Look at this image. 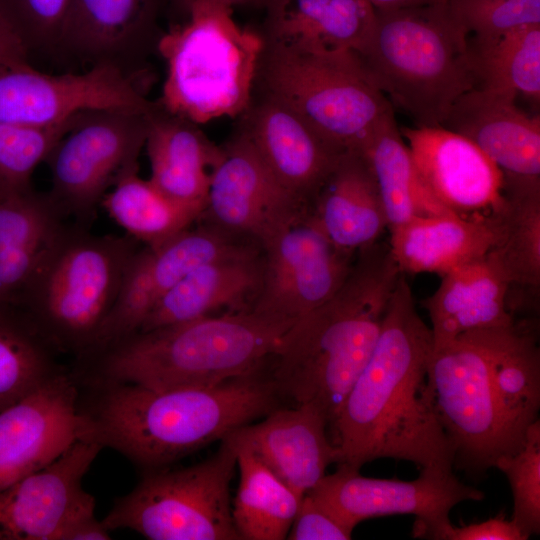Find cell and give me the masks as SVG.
Listing matches in <instances>:
<instances>
[{
	"label": "cell",
	"mask_w": 540,
	"mask_h": 540,
	"mask_svg": "<svg viewBox=\"0 0 540 540\" xmlns=\"http://www.w3.org/2000/svg\"><path fill=\"white\" fill-rule=\"evenodd\" d=\"M432 348L431 329L402 273L373 353L332 425L338 465L360 470L375 459L393 458L420 470L453 471V451L427 392Z\"/></svg>",
	"instance_id": "obj_1"
},
{
	"label": "cell",
	"mask_w": 540,
	"mask_h": 540,
	"mask_svg": "<svg viewBox=\"0 0 540 540\" xmlns=\"http://www.w3.org/2000/svg\"><path fill=\"white\" fill-rule=\"evenodd\" d=\"M401 275L389 244L377 241L357 252L340 289L296 319L271 354L278 393L314 404L333 425L373 353Z\"/></svg>",
	"instance_id": "obj_2"
},
{
	"label": "cell",
	"mask_w": 540,
	"mask_h": 540,
	"mask_svg": "<svg viewBox=\"0 0 540 540\" xmlns=\"http://www.w3.org/2000/svg\"><path fill=\"white\" fill-rule=\"evenodd\" d=\"M268 362L211 387L155 390L119 383L91 417L94 440L141 466L164 468L277 407Z\"/></svg>",
	"instance_id": "obj_3"
},
{
	"label": "cell",
	"mask_w": 540,
	"mask_h": 540,
	"mask_svg": "<svg viewBox=\"0 0 540 540\" xmlns=\"http://www.w3.org/2000/svg\"><path fill=\"white\" fill-rule=\"evenodd\" d=\"M295 321L248 309L136 332L106 349L103 372L155 390L215 386L260 368Z\"/></svg>",
	"instance_id": "obj_4"
},
{
	"label": "cell",
	"mask_w": 540,
	"mask_h": 540,
	"mask_svg": "<svg viewBox=\"0 0 540 540\" xmlns=\"http://www.w3.org/2000/svg\"><path fill=\"white\" fill-rule=\"evenodd\" d=\"M467 41L442 0L376 10L356 54L391 105L416 126H442L458 98L475 86Z\"/></svg>",
	"instance_id": "obj_5"
},
{
	"label": "cell",
	"mask_w": 540,
	"mask_h": 540,
	"mask_svg": "<svg viewBox=\"0 0 540 540\" xmlns=\"http://www.w3.org/2000/svg\"><path fill=\"white\" fill-rule=\"evenodd\" d=\"M233 10L198 2L162 33L156 51L166 72L156 101L165 111L202 125L248 108L264 39L241 27Z\"/></svg>",
	"instance_id": "obj_6"
},
{
	"label": "cell",
	"mask_w": 540,
	"mask_h": 540,
	"mask_svg": "<svg viewBox=\"0 0 540 540\" xmlns=\"http://www.w3.org/2000/svg\"><path fill=\"white\" fill-rule=\"evenodd\" d=\"M86 227L65 225L13 303L48 342L77 350L93 349L139 248L127 234Z\"/></svg>",
	"instance_id": "obj_7"
},
{
	"label": "cell",
	"mask_w": 540,
	"mask_h": 540,
	"mask_svg": "<svg viewBox=\"0 0 540 540\" xmlns=\"http://www.w3.org/2000/svg\"><path fill=\"white\" fill-rule=\"evenodd\" d=\"M254 93L287 105L343 153L362 151L394 116L355 52L309 51L264 41Z\"/></svg>",
	"instance_id": "obj_8"
},
{
	"label": "cell",
	"mask_w": 540,
	"mask_h": 540,
	"mask_svg": "<svg viewBox=\"0 0 540 540\" xmlns=\"http://www.w3.org/2000/svg\"><path fill=\"white\" fill-rule=\"evenodd\" d=\"M236 465L235 445L224 437L202 462L145 476L102 522L150 540H240L230 494Z\"/></svg>",
	"instance_id": "obj_9"
},
{
	"label": "cell",
	"mask_w": 540,
	"mask_h": 540,
	"mask_svg": "<svg viewBox=\"0 0 540 540\" xmlns=\"http://www.w3.org/2000/svg\"><path fill=\"white\" fill-rule=\"evenodd\" d=\"M427 392L453 451V468L481 477L516 453L513 436L493 392L485 329L433 347Z\"/></svg>",
	"instance_id": "obj_10"
},
{
	"label": "cell",
	"mask_w": 540,
	"mask_h": 540,
	"mask_svg": "<svg viewBox=\"0 0 540 540\" xmlns=\"http://www.w3.org/2000/svg\"><path fill=\"white\" fill-rule=\"evenodd\" d=\"M155 107L91 110L77 116L45 161L51 175L47 194L65 219L87 226L119 176L139 165Z\"/></svg>",
	"instance_id": "obj_11"
},
{
	"label": "cell",
	"mask_w": 540,
	"mask_h": 540,
	"mask_svg": "<svg viewBox=\"0 0 540 540\" xmlns=\"http://www.w3.org/2000/svg\"><path fill=\"white\" fill-rule=\"evenodd\" d=\"M359 471L338 465L307 492L352 530L370 518L407 514L415 517L414 537L446 540L452 508L485 498L453 471L426 468L410 481L365 477Z\"/></svg>",
	"instance_id": "obj_12"
},
{
	"label": "cell",
	"mask_w": 540,
	"mask_h": 540,
	"mask_svg": "<svg viewBox=\"0 0 540 540\" xmlns=\"http://www.w3.org/2000/svg\"><path fill=\"white\" fill-rule=\"evenodd\" d=\"M150 77L148 69L128 72L108 64L57 75L0 65V122L51 126L84 111L149 110L156 103L147 97Z\"/></svg>",
	"instance_id": "obj_13"
},
{
	"label": "cell",
	"mask_w": 540,
	"mask_h": 540,
	"mask_svg": "<svg viewBox=\"0 0 540 540\" xmlns=\"http://www.w3.org/2000/svg\"><path fill=\"white\" fill-rule=\"evenodd\" d=\"M196 223L159 246L143 245L134 252L93 349L106 350L137 332L156 302L192 270L259 249L213 225Z\"/></svg>",
	"instance_id": "obj_14"
},
{
	"label": "cell",
	"mask_w": 540,
	"mask_h": 540,
	"mask_svg": "<svg viewBox=\"0 0 540 540\" xmlns=\"http://www.w3.org/2000/svg\"><path fill=\"white\" fill-rule=\"evenodd\" d=\"M262 252V281L251 309L292 321L329 300L355 258L333 245L310 212L282 229Z\"/></svg>",
	"instance_id": "obj_15"
},
{
	"label": "cell",
	"mask_w": 540,
	"mask_h": 540,
	"mask_svg": "<svg viewBox=\"0 0 540 540\" xmlns=\"http://www.w3.org/2000/svg\"><path fill=\"white\" fill-rule=\"evenodd\" d=\"M223 149L198 221L263 248L282 229L310 212L276 179L237 130Z\"/></svg>",
	"instance_id": "obj_16"
},
{
	"label": "cell",
	"mask_w": 540,
	"mask_h": 540,
	"mask_svg": "<svg viewBox=\"0 0 540 540\" xmlns=\"http://www.w3.org/2000/svg\"><path fill=\"white\" fill-rule=\"evenodd\" d=\"M79 440H94L90 416L77 409V389L55 374L0 410V491L51 464Z\"/></svg>",
	"instance_id": "obj_17"
},
{
	"label": "cell",
	"mask_w": 540,
	"mask_h": 540,
	"mask_svg": "<svg viewBox=\"0 0 540 540\" xmlns=\"http://www.w3.org/2000/svg\"><path fill=\"white\" fill-rule=\"evenodd\" d=\"M101 444L79 440L46 467L0 491V540H60L95 500L82 487Z\"/></svg>",
	"instance_id": "obj_18"
},
{
	"label": "cell",
	"mask_w": 540,
	"mask_h": 540,
	"mask_svg": "<svg viewBox=\"0 0 540 540\" xmlns=\"http://www.w3.org/2000/svg\"><path fill=\"white\" fill-rule=\"evenodd\" d=\"M242 134L276 179L310 210L323 181L343 152L282 102L253 94L239 116Z\"/></svg>",
	"instance_id": "obj_19"
},
{
	"label": "cell",
	"mask_w": 540,
	"mask_h": 540,
	"mask_svg": "<svg viewBox=\"0 0 540 540\" xmlns=\"http://www.w3.org/2000/svg\"><path fill=\"white\" fill-rule=\"evenodd\" d=\"M160 0H70L58 50L92 66L147 70L156 51Z\"/></svg>",
	"instance_id": "obj_20"
},
{
	"label": "cell",
	"mask_w": 540,
	"mask_h": 540,
	"mask_svg": "<svg viewBox=\"0 0 540 540\" xmlns=\"http://www.w3.org/2000/svg\"><path fill=\"white\" fill-rule=\"evenodd\" d=\"M400 132L421 179L450 211L485 216L497 205L503 174L476 144L444 126L403 127Z\"/></svg>",
	"instance_id": "obj_21"
},
{
	"label": "cell",
	"mask_w": 540,
	"mask_h": 540,
	"mask_svg": "<svg viewBox=\"0 0 540 540\" xmlns=\"http://www.w3.org/2000/svg\"><path fill=\"white\" fill-rule=\"evenodd\" d=\"M325 414L312 403L274 408L258 423L245 424L228 437L250 449L283 482L301 496L326 475L340 451L330 441Z\"/></svg>",
	"instance_id": "obj_22"
},
{
	"label": "cell",
	"mask_w": 540,
	"mask_h": 540,
	"mask_svg": "<svg viewBox=\"0 0 540 540\" xmlns=\"http://www.w3.org/2000/svg\"><path fill=\"white\" fill-rule=\"evenodd\" d=\"M513 93L472 88L458 98L442 126L476 144L505 176L540 178V118Z\"/></svg>",
	"instance_id": "obj_23"
},
{
	"label": "cell",
	"mask_w": 540,
	"mask_h": 540,
	"mask_svg": "<svg viewBox=\"0 0 540 540\" xmlns=\"http://www.w3.org/2000/svg\"><path fill=\"white\" fill-rule=\"evenodd\" d=\"M144 148L149 182L171 201L202 214L223 145L215 144L199 124L165 111L156 101Z\"/></svg>",
	"instance_id": "obj_24"
},
{
	"label": "cell",
	"mask_w": 540,
	"mask_h": 540,
	"mask_svg": "<svg viewBox=\"0 0 540 540\" xmlns=\"http://www.w3.org/2000/svg\"><path fill=\"white\" fill-rule=\"evenodd\" d=\"M310 213L333 245L356 255L387 228L386 214L370 166L361 151H347L318 189Z\"/></svg>",
	"instance_id": "obj_25"
},
{
	"label": "cell",
	"mask_w": 540,
	"mask_h": 540,
	"mask_svg": "<svg viewBox=\"0 0 540 540\" xmlns=\"http://www.w3.org/2000/svg\"><path fill=\"white\" fill-rule=\"evenodd\" d=\"M262 274V250L200 266L156 302L137 332L213 315L220 309L228 312L251 309Z\"/></svg>",
	"instance_id": "obj_26"
},
{
	"label": "cell",
	"mask_w": 540,
	"mask_h": 540,
	"mask_svg": "<svg viewBox=\"0 0 540 540\" xmlns=\"http://www.w3.org/2000/svg\"><path fill=\"white\" fill-rule=\"evenodd\" d=\"M265 42L309 51L358 52L376 16L370 0H267Z\"/></svg>",
	"instance_id": "obj_27"
},
{
	"label": "cell",
	"mask_w": 540,
	"mask_h": 540,
	"mask_svg": "<svg viewBox=\"0 0 540 540\" xmlns=\"http://www.w3.org/2000/svg\"><path fill=\"white\" fill-rule=\"evenodd\" d=\"M510 284L486 256L441 276L435 292L423 301L433 347L477 330L512 324L508 307Z\"/></svg>",
	"instance_id": "obj_28"
},
{
	"label": "cell",
	"mask_w": 540,
	"mask_h": 540,
	"mask_svg": "<svg viewBox=\"0 0 540 540\" xmlns=\"http://www.w3.org/2000/svg\"><path fill=\"white\" fill-rule=\"evenodd\" d=\"M389 231L392 256L405 275L434 273L443 276L466 263L484 258L495 240L487 215L418 217Z\"/></svg>",
	"instance_id": "obj_29"
},
{
	"label": "cell",
	"mask_w": 540,
	"mask_h": 540,
	"mask_svg": "<svg viewBox=\"0 0 540 540\" xmlns=\"http://www.w3.org/2000/svg\"><path fill=\"white\" fill-rule=\"evenodd\" d=\"M490 381L515 439L523 445L539 419L540 349L538 327L528 321L485 329Z\"/></svg>",
	"instance_id": "obj_30"
},
{
	"label": "cell",
	"mask_w": 540,
	"mask_h": 540,
	"mask_svg": "<svg viewBox=\"0 0 540 540\" xmlns=\"http://www.w3.org/2000/svg\"><path fill=\"white\" fill-rule=\"evenodd\" d=\"M495 235L486 257L512 286L540 288V178L503 175L501 198L487 214Z\"/></svg>",
	"instance_id": "obj_31"
},
{
	"label": "cell",
	"mask_w": 540,
	"mask_h": 540,
	"mask_svg": "<svg viewBox=\"0 0 540 540\" xmlns=\"http://www.w3.org/2000/svg\"><path fill=\"white\" fill-rule=\"evenodd\" d=\"M65 220L47 193L0 195V304L15 302Z\"/></svg>",
	"instance_id": "obj_32"
},
{
	"label": "cell",
	"mask_w": 540,
	"mask_h": 540,
	"mask_svg": "<svg viewBox=\"0 0 540 540\" xmlns=\"http://www.w3.org/2000/svg\"><path fill=\"white\" fill-rule=\"evenodd\" d=\"M361 152L378 187L388 230L418 217L454 214L421 179L394 116L377 128Z\"/></svg>",
	"instance_id": "obj_33"
},
{
	"label": "cell",
	"mask_w": 540,
	"mask_h": 540,
	"mask_svg": "<svg viewBox=\"0 0 540 540\" xmlns=\"http://www.w3.org/2000/svg\"><path fill=\"white\" fill-rule=\"evenodd\" d=\"M233 444L240 480L232 501V517L240 540L286 539L303 496L250 449Z\"/></svg>",
	"instance_id": "obj_34"
},
{
	"label": "cell",
	"mask_w": 540,
	"mask_h": 540,
	"mask_svg": "<svg viewBox=\"0 0 540 540\" xmlns=\"http://www.w3.org/2000/svg\"><path fill=\"white\" fill-rule=\"evenodd\" d=\"M100 206L125 233L144 246L156 247L193 226L201 213L179 205L139 176V165L126 169L104 195Z\"/></svg>",
	"instance_id": "obj_35"
},
{
	"label": "cell",
	"mask_w": 540,
	"mask_h": 540,
	"mask_svg": "<svg viewBox=\"0 0 540 540\" xmlns=\"http://www.w3.org/2000/svg\"><path fill=\"white\" fill-rule=\"evenodd\" d=\"M474 88L540 99V24L516 28L494 38L468 37Z\"/></svg>",
	"instance_id": "obj_36"
},
{
	"label": "cell",
	"mask_w": 540,
	"mask_h": 540,
	"mask_svg": "<svg viewBox=\"0 0 540 540\" xmlns=\"http://www.w3.org/2000/svg\"><path fill=\"white\" fill-rule=\"evenodd\" d=\"M47 340L15 304H0V410L54 374Z\"/></svg>",
	"instance_id": "obj_37"
},
{
	"label": "cell",
	"mask_w": 540,
	"mask_h": 540,
	"mask_svg": "<svg viewBox=\"0 0 540 540\" xmlns=\"http://www.w3.org/2000/svg\"><path fill=\"white\" fill-rule=\"evenodd\" d=\"M77 116L51 126L0 122V195L32 190L34 170L46 161L55 145L71 129Z\"/></svg>",
	"instance_id": "obj_38"
},
{
	"label": "cell",
	"mask_w": 540,
	"mask_h": 540,
	"mask_svg": "<svg viewBox=\"0 0 540 540\" xmlns=\"http://www.w3.org/2000/svg\"><path fill=\"white\" fill-rule=\"evenodd\" d=\"M495 468L507 478L513 497L512 520L526 540L540 534V421L527 430L523 446L500 458Z\"/></svg>",
	"instance_id": "obj_39"
},
{
	"label": "cell",
	"mask_w": 540,
	"mask_h": 540,
	"mask_svg": "<svg viewBox=\"0 0 540 540\" xmlns=\"http://www.w3.org/2000/svg\"><path fill=\"white\" fill-rule=\"evenodd\" d=\"M447 4L468 37L494 38L540 24V0H447Z\"/></svg>",
	"instance_id": "obj_40"
},
{
	"label": "cell",
	"mask_w": 540,
	"mask_h": 540,
	"mask_svg": "<svg viewBox=\"0 0 540 540\" xmlns=\"http://www.w3.org/2000/svg\"><path fill=\"white\" fill-rule=\"evenodd\" d=\"M70 0H0V14L28 52H55Z\"/></svg>",
	"instance_id": "obj_41"
},
{
	"label": "cell",
	"mask_w": 540,
	"mask_h": 540,
	"mask_svg": "<svg viewBox=\"0 0 540 540\" xmlns=\"http://www.w3.org/2000/svg\"><path fill=\"white\" fill-rule=\"evenodd\" d=\"M353 530L343 524L309 493L299 504L286 539L289 540H349Z\"/></svg>",
	"instance_id": "obj_42"
},
{
	"label": "cell",
	"mask_w": 540,
	"mask_h": 540,
	"mask_svg": "<svg viewBox=\"0 0 540 540\" xmlns=\"http://www.w3.org/2000/svg\"><path fill=\"white\" fill-rule=\"evenodd\" d=\"M446 540H526L512 519H507L504 513L488 520L451 525L446 534Z\"/></svg>",
	"instance_id": "obj_43"
},
{
	"label": "cell",
	"mask_w": 540,
	"mask_h": 540,
	"mask_svg": "<svg viewBox=\"0 0 540 540\" xmlns=\"http://www.w3.org/2000/svg\"><path fill=\"white\" fill-rule=\"evenodd\" d=\"M0 65L13 68L32 66L30 53L0 14Z\"/></svg>",
	"instance_id": "obj_44"
},
{
	"label": "cell",
	"mask_w": 540,
	"mask_h": 540,
	"mask_svg": "<svg viewBox=\"0 0 540 540\" xmlns=\"http://www.w3.org/2000/svg\"><path fill=\"white\" fill-rule=\"evenodd\" d=\"M110 538L109 530L102 520H97L93 513L72 523L63 532L60 540H107Z\"/></svg>",
	"instance_id": "obj_45"
},
{
	"label": "cell",
	"mask_w": 540,
	"mask_h": 540,
	"mask_svg": "<svg viewBox=\"0 0 540 540\" xmlns=\"http://www.w3.org/2000/svg\"><path fill=\"white\" fill-rule=\"evenodd\" d=\"M174 7L179 12V15L183 17L192 5L198 2H213L221 5H225L234 9L235 7H251L263 9L267 0H171Z\"/></svg>",
	"instance_id": "obj_46"
},
{
	"label": "cell",
	"mask_w": 540,
	"mask_h": 540,
	"mask_svg": "<svg viewBox=\"0 0 540 540\" xmlns=\"http://www.w3.org/2000/svg\"><path fill=\"white\" fill-rule=\"evenodd\" d=\"M438 1L442 0H370L375 10L420 6L435 3Z\"/></svg>",
	"instance_id": "obj_47"
}]
</instances>
